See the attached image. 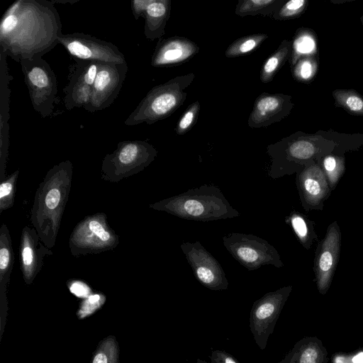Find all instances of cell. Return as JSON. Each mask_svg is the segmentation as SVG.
<instances>
[{
  "instance_id": "1",
  "label": "cell",
  "mask_w": 363,
  "mask_h": 363,
  "mask_svg": "<svg viewBox=\"0 0 363 363\" xmlns=\"http://www.w3.org/2000/svg\"><path fill=\"white\" fill-rule=\"evenodd\" d=\"M72 176V162H60L48 171L35 194L30 221L41 241L50 249L56 242Z\"/></svg>"
},
{
  "instance_id": "2",
  "label": "cell",
  "mask_w": 363,
  "mask_h": 363,
  "mask_svg": "<svg viewBox=\"0 0 363 363\" xmlns=\"http://www.w3.org/2000/svg\"><path fill=\"white\" fill-rule=\"evenodd\" d=\"M149 207L180 218L202 222L240 216L218 186L208 184L150 203Z\"/></svg>"
},
{
  "instance_id": "3",
  "label": "cell",
  "mask_w": 363,
  "mask_h": 363,
  "mask_svg": "<svg viewBox=\"0 0 363 363\" xmlns=\"http://www.w3.org/2000/svg\"><path fill=\"white\" fill-rule=\"evenodd\" d=\"M21 10L26 23L17 15L13 8H9L16 16V24L13 30L6 35L1 37V43L4 47V52L16 57V60L41 56L49 50L40 41V37L45 38V26L57 23L55 19L45 23V20L57 15L50 16L55 11L50 5L34 4V1H19Z\"/></svg>"
},
{
  "instance_id": "4",
  "label": "cell",
  "mask_w": 363,
  "mask_h": 363,
  "mask_svg": "<svg viewBox=\"0 0 363 363\" xmlns=\"http://www.w3.org/2000/svg\"><path fill=\"white\" fill-rule=\"evenodd\" d=\"M195 77L194 73L182 74L152 88L125 121V124L151 125L171 116L183 105L187 96L186 89Z\"/></svg>"
},
{
  "instance_id": "5",
  "label": "cell",
  "mask_w": 363,
  "mask_h": 363,
  "mask_svg": "<svg viewBox=\"0 0 363 363\" xmlns=\"http://www.w3.org/2000/svg\"><path fill=\"white\" fill-rule=\"evenodd\" d=\"M157 155V150L146 141L120 142L112 153L104 157L101 178L106 182L117 183L142 172L155 160Z\"/></svg>"
},
{
  "instance_id": "6",
  "label": "cell",
  "mask_w": 363,
  "mask_h": 363,
  "mask_svg": "<svg viewBox=\"0 0 363 363\" xmlns=\"http://www.w3.org/2000/svg\"><path fill=\"white\" fill-rule=\"evenodd\" d=\"M118 244L119 235L103 212L84 217L74 226L69 238V247L74 257L112 250Z\"/></svg>"
},
{
  "instance_id": "7",
  "label": "cell",
  "mask_w": 363,
  "mask_h": 363,
  "mask_svg": "<svg viewBox=\"0 0 363 363\" xmlns=\"http://www.w3.org/2000/svg\"><path fill=\"white\" fill-rule=\"evenodd\" d=\"M223 243L232 257L249 271L264 265L284 266L277 249L259 236L231 233L223 237Z\"/></svg>"
},
{
  "instance_id": "8",
  "label": "cell",
  "mask_w": 363,
  "mask_h": 363,
  "mask_svg": "<svg viewBox=\"0 0 363 363\" xmlns=\"http://www.w3.org/2000/svg\"><path fill=\"white\" fill-rule=\"evenodd\" d=\"M20 62L34 109L43 117L50 116L57 93L54 72L41 56L21 59Z\"/></svg>"
},
{
  "instance_id": "9",
  "label": "cell",
  "mask_w": 363,
  "mask_h": 363,
  "mask_svg": "<svg viewBox=\"0 0 363 363\" xmlns=\"http://www.w3.org/2000/svg\"><path fill=\"white\" fill-rule=\"evenodd\" d=\"M292 291L291 286L265 294L252 305L250 328L258 347L264 350L281 311Z\"/></svg>"
},
{
  "instance_id": "10",
  "label": "cell",
  "mask_w": 363,
  "mask_h": 363,
  "mask_svg": "<svg viewBox=\"0 0 363 363\" xmlns=\"http://www.w3.org/2000/svg\"><path fill=\"white\" fill-rule=\"evenodd\" d=\"M57 40L75 60L126 63L124 55L115 45L90 35L82 33H60Z\"/></svg>"
},
{
  "instance_id": "11",
  "label": "cell",
  "mask_w": 363,
  "mask_h": 363,
  "mask_svg": "<svg viewBox=\"0 0 363 363\" xmlns=\"http://www.w3.org/2000/svg\"><path fill=\"white\" fill-rule=\"evenodd\" d=\"M180 247L194 277L203 286L213 291L228 289L229 282L223 269L199 241L184 242Z\"/></svg>"
},
{
  "instance_id": "12",
  "label": "cell",
  "mask_w": 363,
  "mask_h": 363,
  "mask_svg": "<svg viewBox=\"0 0 363 363\" xmlns=\"http://www.w3.org/2000/svg\"><path fill=\"white\" fill-rule=\"evenodd\" d=\"M127 71V63L98 62L91 99L84 109L94 113L110 106L121 91Z\"/></svg>"
},
{
  "instance_id": "13",
  "label": "cell",
  "mask_w": 363,
  "mask_h": 363,
  "mask_svg": "<svg viewBox=\"0 0 363 363\" xmlns=\"http://www.w3.org/2000/svg\"><path fill=\"white\" fill-rule=\"evenodd\" d=\"M341 233L336 221L328 228L326 234L317 247L314 271L317 286L324 294L329 289L339 259Z\"/></svg>"
},
{
  "instance_id": "14",
  "label": "cell",
  "mask_w": 363,
  "mask_h": 363,
  "mask_svg": "<svg viewBox=\"0 0 363 363\" xmlns=\"http://www.w3.org/2000/svg\"><path fill=\"white\" fill-rule=\"evenodd\" d=\"M69 81L64 89V104L67 110L85 108L89 103L98 71V62L75 60Z\"/></svg>"
},
{
  "instance_id": "15",
  "label": "cell",
  "mask_w": 363,
  "mask_h": 363,
  "mask_svg": "<svg viewBox=\"0 0 363 363\" xmlns=\"http://www.w3.org/2000/svg\"><path fill=\"white\" fill-rule=\"evenodd\" d=\"M52 255V251L41 241L34 228H23L19 256L23 278L27 285L32 284L40 272L45 258Z\"/></svg>"
},
{
  "instance_id": "16",
  "label": "cell",
  "mask_w": 363,
  "mask_h": 363,
  "mask_svg": "<svg viewBox=\"0 0 363 363\" xmlns=\"http://www.w3.org/2000/svg\"><path fill=\"white\" fill-rule=\"evenodd\" d=\"M293 107L291 96L263 92L255 101L247 125L252 128L269 126L286 117Z\"/></svg>"
},
{
  "instance_id": "17",
  "label": "cell",
  "mask_w": 363,
  "mask_h": 363,
  "mask_svg": "<svg viewBox=\"0 0 363 363\" xmlns=\"http://www.w3.org/2000/svg\"><path fill=\"white\" fill-rule=\"evenodd\" d=\"M199 47L190 39L174 36L160 40L152 55L151 65L155 67H172L192 58Z\"/></svg>"
},
{
  "instance_id": "18",
  "label": "cell",
  "mask_w": 363,
  "mask_h": 363,
  "mask_svg": "<svg viewBox=\"0 0 363 363\" xmlns=\"http://www.w3.org/2000/svg\"><path fill=\"white\" fill-rule=\"evenodd\" d=\"M297 184L304 206L318 208L330 194L328 181L315 164L306 166L297 175Z\"/></svg>"
},
{
  "instance_id": "19",
  "label": "cell",
  "mask_w": 363,
  "mask_h": 363,
  "mask_svg": "<svg viewBox=\"0 0 363 363\" xmlns=\"http://www.w3.org/2000/svg\"><path fill=\"white\" fill-rule=\"evenodd\" d=\"M14 262L12 240L7 225L0 228V302L1 315L7 311L6 291Z\"/></svg>"
},
{
  "instance_id": "20",
  "label": "cell",
  "mask_w": 363,
  "mask_h": 363,
  "mask_svg": "<svg viewBox=\"0 0 363 363\" xmlns=\"http://www.w3.org/2000/svg\"><path fill=\"white\" fill-rule=\"evenodd\" d=\"M170 0H152L144 18V33L147 39L155 40L164 34V28L169 18Z\"/></svg>"
},
{
  "instance_id": "21",
  "label": "cell",
  "mask_w": 363,
  "mask_h": 363,
  "mask_svg": "<svg viewBox=\"0 0 363 363\" xmlns=\"http://www.w3.org/2000/svg\"><path fill=\"white\" fill-rule=\"evenodd\" d=\"M292 50V41L283 40L278 48L263 63L259 78L262 83H268L290 57Z\"/></svg>"
},
{
  "instance_id": "22",
  "label": "cell",
  "mask_w": 363,
  "mask_h": 363,
  "mask_svg": "<svg viewBox=\"0 0 363 363\" xmlns=\"http://www.w3.org/2000/svg\"><path fill=\"white\" fill-rule=\"evenodd\" d=\"M323 352L315 342L309 340H301L285 356L279 363H321Z\"/></svg>"
},
{
  "instance_id": "23",
  "label": "cell",
  "mask_w": 363,
  "mask_h": 363,
  "mask_svg": "<svg viewBox=\"0 0 363 363\" xmlns=\"http://www.w3.org/2000/svg\"><path fill=\"white\" fill-rule=\"evenodd\" d=\"M283 3V0H239L235 13L240 17L263 15L272 18Z\"/></svg>"
},
{
  "instance_id": "24",
  "label": "cell",
  "mask_w": 363,
  "mask_h": 363,
  "mask_svg": "<svg viewBox=\"0 0 363 363\" xmlns=\"http://www.w3.org/2000/svg\"><path fill=\"white\" fill-rule=\"evenodd\" d=\"M317 50V40L313 31L307 28L298 29L292 43L290 56L291 68L300 58L308 55H316Z\"/></svg>"
},
{
  "instance_id": "25",
  "label": "cell",
  "mask_w": 363,
  "mask_h": 363,
  "mask_svg": "<svg viewBox=\"0 0 363 363\" xmlns=\"http://www.w3.org/2000/svg\"><path fill=\"white\" fill-rule=\"evenodd\" d=\"M333 97L336 106L353 116H363V96L354 89H335Z\"/></svg>"
},
{
  "instance_id": "26",
  "label": "cell",
  "mask_w": 363,
  "mask_h": 363,
  "mask_svg": "<svg viewBox=\"0 0 363 363\" xmlns=\"http://www.w3.org/2000/svg\"><path fill=\"white\" fill-rule=\"evenodd\" d=\"M267 38L265 33H257L238 38L228 47L225 55L235 57L249 54L257 49Z\"/></svg>"
},
{
  "instance_id": "27",
  "label": "cell",
  "mask_w": 363,
  "mask_h": 363,
  "mask_svg": "<svg viewBox=\"0 0 363 363\" xmlns=\"http://www.w3.org/2000/svg\"><path fill=\"white\" fill-rule=\"evenodd\" d=\"M285 220L302 245L305 248H309L313 242V235L311 225L307 218L299 212L292 211Z\"/></svg>"
},
{
  "instance_id": "28",
  "label": "cell",
  "mask_w": 363,
  "mask_h": 363,
  "mask_svg": "<svg viewBox=\"0 0 363 363\" xmlns=\"http://www.w3.org/2000/svg\"><path fill=\"white\" fill-rule=\"evenodd\" d=\"M318 69L316 55H308L300 58L291 68L294 79L300 82H311Z\"/></svg>"
},
{
  "instance_id": "29",
  "label": "cell",
  "mask_w": 363,
  "mask_h": 363,
  "mask_svg": "<svg viewBox=\"0 0 363 363\" xmlns=\"http://www.w3.org/2000/svg\"><path fill=\"white\" fill-rule=\"evenodd\" d=\"M19 170L6 177L0 184V213L13 207Z\"/></svg>"
},
{
  "instance_id": "30",
  "label": "cell",
  "mask_w": 363,
  "mask_h": 363,
  "mask_svg": "<svg viewBox=\"0 0 363 363\" xmlns=\"http://www.w3.org/2000/svg\"><path fill=\"white\" fill-rule=\"evenodd\" d=\"M99 346L91 363H118V347L113 337L104 339Z\"/></svg>"
},
{
  "instance_id": "31",
  "label": "cell",
  "mask_w": 363,
  "mask_h": 363,
  "mask_svg": "<svg viewBox=\"0 0 363 363\" xmlns=\"http://www.w3.org/2000/svg\"><path fill=\"white\" fill-rule=\"evenodd\" d=\"M323 172L332 188H334L345 171L344 159L328 155L323 160Z\"/></svg>"
},
{
  "instance_id": "32",
  "label": "cell",
  "mask_w": 363,
  "mask_h": 363,
  "mask_svg": "<svg viewBox=\"0 0 363 363\" xmlns=\"http://www.w3.org/2000/svg\"><path fill=\"white\" fill-rule=\"evenodd\" d=\"M307 0H290L284 4L273 15L276 20H289L299 17L308 6Z\"/></svg>"
},
{
  "instance_id": "33",
  "label": "cell",
  "mask_w": 363,
  "mask_h": 363,
  "mask_svg": "<svg viewBox=\"0 0 363 363\" xmlns=\"http://www.w3.org/2000/svg\"><path fill=\"white\" fill-rule=\"evenodd\" d=\"M200 111V103L196 101L191 104L178 121L176 133L182 135L189 132L196 124Z\"/></svg>"
},
{
  "instance_id": "34",
  "label": "cell",
  "mask_w": 363,
  "mask_h": 363,
  "mask_svg": "<svg viewBox=\"0 0 363 363\" xmlns=\"http://www.w3.org/2000/svg\"><path fill=\"white\" fill-rule=\"evenodd\" d=\"M106 300L103 293H93L80 303L77 312L78 318L83 319L92 315L104 304Z\"/></svg>"
},
{
  "instance_id": "35",
  "label": "cell",
  "mask_w": 363,
  "mask_h": 363,
  "mask_svg": "<svg viewBox=\"0 0 363 363\" xmlns=\"http://www.w3.org/2000/svg\"><path fill=\"white\" fill-rule=\"evenodd\" d=\"M67 288L74 296L83 299L93 294L91 288L82 280H69L67 281Z\"/></svg>"
},
{
  "instance_id": "36",
  "label": "cell",
  "mask_w": 363,
  "mask_h": 363,
  "mask_svg": "<svg viewBox=\"0 0 363 363\" xmlns=\"http://www.w3.org/2000/svg\"><path fill=\"white\" fill-rule=\"evenodd\" d=\"M210 359L211 363H239L231 354L221 350L212 351Z\"/></svg>"
},
{
  "instance_id": "37",
  "label": "cell",
  "mask_w": 363,
  "mask_h": 363,
  "mask_svg": "<svg viewBox=\"0 0 363 363\" xmlns=\"http://www.w3.org/2000/svg\"><path fill=\"white\" fill-rule=\"evenodd\" d=\"M152 0H135L131 1L133 13L135 19L144 16Z\"/></svg>"
},
{
  "instance_id": "38",
  "label": "cell",
  "mask_w": 363,
  "mask_h": 363,
  "mask_svg": "<svg viewBox=\"0 0 363 363\" xmlns=\"http://www.w3.org/2000/svg\"><path fill=\"white\" fill-rule=\"evenodd\" d=\"M352 363H363V352H361L357 354H355L351 359Z\"/></svg>"
},
{
  "instance_id": "39",
  "label": "cell",
  "mask_w": 363,
  "mask_h": 363,
  "mask_svg": "<svg viewBox=\"0 0 363 363\" xmlns=\"http://www.w3.org/2000/svg\"><path fill=\"white\" fill-rule=\"evenodd\" d=\"M196 363H211V362H208L203 359H197L196 360Z\"/></svg>"
},
{
  "instance_id": "40",
  "label": "cell",
  "mask_w": 363,
  "mask_h": 363,
  "mask_svg": "<svg viewBox=\"0 0 363 363\" xmlns=\"http://www.w3.org/2000/svg\"><path fill=\"white\" fill-rule=\"evenodd\" d=\"M361 23L363 26V15L360 17Z\"/></svg>"
}]
</instances>
